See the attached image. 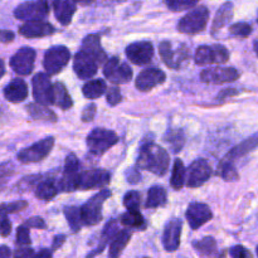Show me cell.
Returning <instances> with one entry per match:
<instances>
[{"instance_id": "obj_49", "label": "cell", "mask_w": 258, "mask_h": 258, "mask_svg": "<svg viewBox=\"0 0 258 258\" xmlns=\"http://www.w3.org/2000/svg\"><path fill=\"white\" fill-rule=\"evenodd\" d=\"M96 115V105L95 103H90V105L86 106L82 111V115H81V118H82L83 122H91L93 121Z\"/></svg>"}, {"instance_id": "obj_56", "label": "cell", "mask_w": 258, "mask_h": 258, "mask_svg": "<svg viewBox=\"0 0 258 258\" xmlns=\"http://www.w3.org/2000/svg\"><path fill=\"white\" fill-rule=\"evenodd\" d=\"M52 257V249H42L38 252L33 258H50Z\"/></svg>"}, {"instance_id": "obj_26", "label": "cell", "mask_w": 258, "mask_h": 258, "mask_svg": "<svg viewBox=\"0 0 258 258\" xmlns=\"http://www.w3.org/2000/svg\"><path fill=\"white\" fill-rule=\"evenodd\" d=\"M59 190H62L60 181L49 178L38 183L37 188H35V197L40 201H50L59 193Z\"/></svg>"}, {"instance_id": "obj_6", "label": "cell", "mask_w": 258, "mask_h": 258, "mask_svg": "<svg viewBox=\"0 0 258 258\" xmlns=\"http://www.w3.org/2000/svg\"><path fill=\"white\" fill-rule=\"evenodd\" d=\"M229 59V52L224 45H201L197 48L194 60L198 66H208L213 63H226Z\"/></svg>"}, {"instance_id": "obj_51", "label": "cell", "mask_w": 258, "mask_h": 258, "mask_svg": "<svg viewBox=\"0 0 258 258\" xmlns=\"http://www.w3.org/2000/svg\"><path fill=\"white\" fill-rule=\"evenodd\" d=\"M126 180L130 184H138L141 180V174L138 168H130L126 170Z\"/></svg>"}, {"instance_id": "obj_54", "label": "cell", "mask_w": 258, "mask_h": 258, "mask_svg": "<svg viewBox=\"0 0 258 258\" xmlns=\"http://www.w3.org/2000/svg\"><path fill=\"white\" fill-rule=\"evenodd\" d=\"M14 33L10 32V30L0 29V43H10L14 39Z\"/></svg>"}, {"instance_id": "obj_35", "label": "cell", "mask_w": 258, "mask_h": 258, "mask_svg": "<svg viewBox=\"0 0 258 258\" xmlns=\"http://www.w3.org/2000/svg\"><path fill=\"white\" fill-rule=\"evenodd\" d=\"M117 233H118L117 222L111 221L110 223L106 224V227L103 228V232H102V237H101V244H98L97 248H96L95 251L92 252V253L88 254V256L86 258H93L96 256V254L101 253V252H102V249L105 248L106 243H107V242H110V239L112 241L113 237H115Z\"/></svg>"}, {"instance_id": "obj_20", "label": "cell", "mask_w": 258, "mask_h": 258, "mask_svg": "<svg viewBox=\"0 0 258 258\" xmlns=\"http://www.w3.org/2000/svg\"><path fill=\"white\" fill-rule=\"evenodd\" d=\"M166 75L159 68H146L140 75L138 76L135 81V86L139 91H150L155 88L156 86L165 82Z\"/></svg>"}, {"instance_id": "obj_17", "label": "cell", "mask_w": 258, "mask_h": 258, "mask_svg": "<svg viewBox=\"0 0 258 258\" xmlns=\"http://www.w3.org/2000/svg\"><path fill=\"white\" fill-rule=\"evenodd\" d=\"M111 180V174L103 169H92L81 173L78 189L81 190H91L100 189L107 185Z\"/></svg>"}, {"instance_id": "obj_21", "label": "cell", "mask_w": 258, "mask_h": 258, "mask_svg": "<svg viewBox=\"0 0 258 258\" xmlns=\"http://www.w3.org/2000/svg\"><path fill=\"white\" fill-rule=\"evenodd\" d=\"M98 63L92 57L83 53L82 50L76 53L73 59V71L81 80H90L97 73Z\"/></svg>"}, {"instance_id": "obj_61", "label": "cell", "mask_w": 258, "mask_h": 258, "mask_svg": "<svg viewBox=\"0 0 258 258\" xmlns=\"http://www.w3.org/2000/svg\"><path fill=\"white\" fill-rule=\"evenodd\" d=\"M257 23H258V12H257Z\"/></svg>"}, {"instance_id": "obj_13", "label": "cell", "mask_w": 258, "mask_h": 258, "mask_svg": "<svg viewBox=\"0 0 258 258\" xmlns=\"http://www.w3.org/2000/svg\"><path fill=\"white\" fill-rule=\"evenodd\" d=\"M239 72L233 67H211L202 71L201 80L211 85H223L234 82L239 78Z\"/></svg>"}, {"instance_id": "obj_9", "label": "cell", "mask_w": 258, "mask_h": 258, "mask_svg": "<svg viewBox=\"0 0 258 258\" xmlns=\"http://www.w3.org/2000/svg\"><path fill=\"white\" fill-rule=\"evenodd\" d=\"M48 14H49V5L44 0L22 3L14 10V17L17 19L27 20V22L42 20L47 18Z\"/></svg>"}, {"instance_id": "obj_31", "label": "cell", "mask_w": 258, "mask_h": 258, "mask_svg": "<svg viewBox=\"0 0 258 258\" xmlns=\"http://www.w3.org/2000/svg\"><path fill=\"white\" fill-rule=\"evenodd\" d=\"M27 110L34 120L48 121V122H55L57 121V115L52 110H49L47 106L39 105V103H29L27 106Z\"/></svg>"}, {"instance_id": "obj_36", "label": "cell", "mask_w": 258, "mask_h": 258, "mask_svg": "<svg viewBox=\"0 0 258 258\" xmlns=\"http://www.w3.org/2000/svg\"><path fill=\"white\" fill-rule=\"evenodd\" d=\"M185 176H186V171H185V166H184L183 161L180 159H176L174 161L173 165V171H171V178H170V184L174 189L179 190L184 186L185 184Z\"/></svg>"}, {"instance_id": "obj_12", "label": "cell", "mask_w": 258, "mask_h": 258, "mask_svg": "<svg viewBox=\"0 0 258 258\" xmlns=\"http://www.w3.org/2000/svg\"><path fill=\"white\" fill-rule=\"evenodd\" d=\"M80 160L75 154L71 153L67 155L64 163V170H63L62 180H60V189L62 191H75L78 189L80 184Z\"/></svg>"}, {"instance_id": "obj_1", "label": "cell", "mask_w": 258, "mask_h": 258, "mask_svg": "<svg viewBox=\"0 0 258 258\" xmlns=\"http://www.w3.org/2000/svg\"><path fill=\"white\" fill-rule=\"evenodd\" d=\"M170 165V158L168 151L153 141H148L141 145L139 151L136 168L140 170H148L158 176L165 175Z\"/></svg>"}, {"instance_id": "obj_48", "label": "cell", "mask_w": 258, "mask_h": 258, "mask_svg": "<svg viewBox=\"0 0 258 258\" xmlns=\"http://www.w3.org/2000/svg\"><path fill=\"white\" fill-rule=\"evenodd\" d=\"M122 101V95L117 87H111L107 91V102L110 106H116Z\"/></svg>"}, {"instance_id": "obj_39", "label": "cell", "mask_w": 258, "mask_h": 258, "mask_svg": "<svg viewBox=\"0 0 258 258\" xmlns=\"http://www.w3.org/2000/svg\"><path fill=\"white\" fill-rule=\"evenodd\" d=\"M64 216L67 218L68 224L72 228L73 232L80 231L81 227L83 226L82 216H81V208L78 207H66L64 208Z\"/></svg>"}, {"instance_id": "obj_15", "label": "cell", "mask_w": 258, "mask_h": 258, "mask_svg": "<svg viewBox=\"0 0 258 258\" xmlns=\"http://www.w3.org/2000/svg\"><path fill=\"white\" fill-rule=\"evenodd\" d=\"M126 57L138 66H145L153 60L154 47L149 40H140V42L131 43L126 47Z\"/></svg>"}, {"instance_id": "obj_27", "label": "cell", "mask_w": 258, "mask_h": 258, "mask_svg": "<svg viewBox=\"0 0 258 258\" xmlns=\"http://www.w3.org/2000/svg\"><path fill=\"white\" fill-rule=\"evenodd\" d=\"M254 149H258V133L254 134V135H252L251 138L246 139L244 141H242L241 144L236 145L233 149H231V151L227 154L224 160H228L233 163L236 159L242 158V156L251 153V151L254 150Z\"/></svg>"}, {"instance_id": "obj_14", "label": "cell", "mask_w": 258, "mask_h": 258, "mask_svg": "<svg viewBox=\"0 0 258 258\" xmlns=\"http://www.w3.org/2000/svg\"><path fill=\"white\" fill-rule=\"evenodd\" d=\"M213 170L206 159H198L189 165L186 185L188 188H199L212 176Z\"/></svg>"}, {"instance_id": "obj_22", "label": "cell", "mask_w": 258, "mask_h": 258, "mask_svg": "<svg viewBox=\"0 0 258 258\" xmlns=\"http://www.w3.org/2000/svg\"><path fill=\"white\" fill-rule=\"evenodd\" d=\"M55 32V28L50 23L44 20H34V22H25L19 28L20 35L25 38H43L52 35Z\"/></svg>"}, {"instance_id": "obj_42", "label": "cell", "mask_w": 258, "mask_h": 258, "mask_svg": "<svg viewBox=\"0 0 258 258\" xmlns=\"http://www.w3.org/2000/svg\"><path fill=\"white\" fill-rule=\"evenodd\" d=\"M123 206L128 211H138L141 206V194L138 190H130L123 197Z\"/></svg>"}, {"instance_id": "obj_60", "label": "cell", "mask_w": 258, "mask_h": 258, "mask_svg": "<svg viewBox=\"0 0 258 258\" xmlns=\"http://www.w3.org/2000/svg\"><path fill=\"white\" fill-rule=\"evenodd\" d=\"M253 48H254V52H256V54H257V57H258V40H257V42H254Z\"/></svg>"}, {"instance_id": "obj_23", "label": "cell", "mask_w": 258, "mask_h": 258, "mask_svg": "<svg viewBox=\"0 0 258 258\" xmlns=\"http://www.w3.org/2000/svg\"><path fill=\"white\" fill-rule=\"evenodd\" d=\"M81 50L86 53L87 55L92 57L98 64L107 62V55L103 50L102 45H101V37L100 34H90L83 39L82 45H81Z\"/></svg>"}, {"instance_id": "obj_33", "label": "cell", "mask_w": 258, "mask_h": 258, "mask_svg": "<svg viewBox=\"0 0 258 258\" xmlns=\"http://www.w3.org/2000/svg\"><path fill=\"white\" fill-rule=\"evenodd\" d=\"M53 105L62 108V110H68L73 106L72 97L68 93L66 86L60 82L54 83V102H53Z\"/></svg>"}, {"instance_id": "obj_47", "label": "cell", "mask_w": 258, "mask_h": 258, "mask_svg": "<svg viewBox=\"0 0 258 258\" xmlns=\"http://www.w3.org/2000/svg\"><path fill=\"white\" fill-rule=\"evenodd\" d=\"M229 254H231L232 258H253L251 252L246 247L241 246V244L232 247L231 251H229Z\"/></svg>"}, {"instance_id": "obj_52", "label": "cell", "mask_w": 258, "mask_h": 258, "mask_svg": "<svg viewBox=\"0 0 258 258\" xmlns=\"http://www.w3.org/2000/svg\"><path fill=\"white\" fill-rule=\"evenodd\" d=\"M12 232V222L9 221L8 217L0 218V233L3 237H8Z\"/></svg>"}, {"instance_id": "obj_62", "label": "cell", "mask_w": 258, "mask_h": 258, "mask_svg": "<svg viewBox=\"0 0 258 258\" xmlns=\"http://www.w3.org/2000/svg\"><path fill=\"white\" fill-rule=\"evenodd\" d=\"M257 256H258V247H257Z\"/></svg>"}, {"instance_id": "obj_59", "label": "cell", "mask_w": 258, "mask_h": 258, "mask_svg": "<svg viewBox=\"0 0 258 258\" xmlns=\"http://www.w3.org/2000/svg\"><path fill=\"white\" fill-rule=\"evenodd\" d=\"M5 75V64L2 59H0V80H2L3 76Z\"/></svg>"}, {"instance_id": "obj_10", "label": "cell", "mask_w": 258, "mask_h": 258, "mask_svg": "<svg viewBox=\"0 0 258 258\" xmlns=\"http://www.w3.org/2000/svg\"><path fill=\"white\" fill-rule=\"evenodd\" d=\"M103 75L110 82L115 85H122L131 81L133 70L127 63L122 62L117 57H112L103 64Z\"/></svg>"}, {"instance_id": "obj_30", "label": "cell", "mask_w": 258, "mask_h": 258, "mask_svg": "<svg viewBox=\"0 0 258 258\" xmlns=\"http://www.w3.org/2000/svg\"><path fill=\"white\" fill-rule=\"evenodd\" d=\"M168 201V196H166V190L160 185H155L153 188L149 189L148 191V199H146L145 207L146 208H159V207H164Z\"/></svg>"}, {"instance_id": "obj_32", "label": "cell", "mask_w": 258, "mask_h": 258, "mask_svg": "<svg viewBox=\"0 0 258 258\" xmlns=\"http://www.w3.org/2000/svg\"><path fill=\"white\" fill-rule=\"evenodd\" d=\"M106 82L101 78H97V80L88 81L82 88L83 96L88 100H96V98L101 97L103 93L106 92Z\"/></svg>"}, {"instance_id": "obj_29", "label": "cell", "mask_w": 258, "mask_h": 258, "mask_svg": "<svg viewBox=\"0 0 258 258\" xmlns=\"http://www.w3.org/2000/svg\"><path fill=\"white\" fill-rule=\"evenodd\" d=\"M131 238V233L127 229H121L118 231V233L113 237V239L111 241L110 244V252H108V257L110 258H118L122 253V251L125 249V247L127 246L128 241Z\"/></svg>"}, {"instance_id": "obj_11", "label": "cell", "mask_w": 258, "mask_h": 258, "mask_svg": "<svg viewBox=\"0 0 258 258\" xmlns=\"http://www.w3.org/2000/svg\"><path fill=\"white\" fill-rule=\"evenodd\" d=\"M159 52H160L161 59L164 60L169 68L178 70L181 67V63L189 58V52L186 45L179 44L176 49L173 48V43L169 40H164L159 45Z\"/></svg>"}, {"instance_id": "obj_50", "label": "cell", "mask_w": 258, "mask_h": 258, "mask_svg": "<svg viewBox=\"0 0 258 258\" xmlns=\"http://www.w3.org/2000/svg\"><path fill=\"white\" fill-rule=\"evenodd\" d=\"M25 227L28 228H37V229H45L47 228V224L43 221V218L40 217H33V218H29L24 223Z\"/></svg>"}, {"instance_id": "obj_2", "label": "cell", "mask_w": 258, "mask_h": 258, "mask_svg": "<svg viewBox=\"0 0 258 258\" xmlns=\"http://www.w3.org/2000/svg\"><path fill=\"white\" fill-rule=\"evenodd\" d=\"M209 19V10L206 5H198L189 10L178 23V30L184 34H197L206 29Z\"/></svg>"}, {"instance_id": "obj_24", "label": "cell", "mask_w": 258, "mask_h": 258, "mask_svg": "<svg viewBox=\"0 0 258 258\" xmlns=\"http://www.w3.org/2000/svg\"><path fill=\"white\" fill-rule=\"evenodd\" d=\"M4 97L9 102L19 103L28 97V86L22 78H14L4 87Z\"/></svg>"}, {"instance_id": "obj_4", "label": "cell", "mask_w": 258, "mask_h": 258, "mask_svg": "<svg viewBox=\"0 0 258 258\" xmlns=\"http://www.w3.org/2000/svg\"><path fill=\"white\" fill-rule=\"evenodd\" d=\"M118 143L117 134L106 128H93L87 136V148L93 155H102Z\"/></svg>"}, {"instance_id": "obj_34", "label": "cell", "mask_w": 258, "mask_h": 258, "mask_svg": "<svg viewBox=\"0 0 258 258\" xmlns=\"http://www.w3.org/2000/svg\"><path fill=\"white\" fill-rule=\"evenodd\" d=\"M193 247L199 254H203L207 257H214L218 253L217 242L213 237H204L201 241H194Z\"/></svg>"}, {"instance_id": "obj_41", "label": "cell", "mask_w": 258, "mask_h": 258, "mask_svg": "<svg viewBox=\"0 0 258 258\" xmlns=\"http://www.w3.org/2000/svg\"><path fill=\"white\" fill-rule=\"evenodd\" d=\"M28 207V203L25 201L19 202H12V203H4L0 204V218L8 217L12 213H17V212H22Z\"/></svg>"}, {"instance_id": "obj_7", "label": "cell", "mask_w": 258, "mask_h": 258, "mask_svg": "<svg viewBox=\"0 0 258 258\" xmlns=\"http://www.w3.org/2000/svg\"><path fill=\"white\" fill-rule=\"evenodd\" d=\"M71 52L64 45H55L45 52L43 59V67L48 75H57L70 62Z\"/></svg>"}, {"instance_id": "obj_25", "label": "cell", "mask_w": 258, "mask_h": 258, "mask_svg": "<svg viewBox=\"0 0 258 258\" xmlns=\"http://www.w3.org/2000/svg\"><path fill=\"white\" fill-rule=\"evenodd\" d=\"M77 9V4L71 0H55L53 2V10L58 22L62 25H68Z\"/></svg>"}, {"instance_id": "obj_3", "label": "cell", "mask_w": 258, "mask_h": 258, "mask_svg": "<svg viewBox=\"0 0 258 258\" xmlns=\"http://www.w3.org/2000/svg\"><path fill=\"white\" fill-rule=\"evenodd\" d=\"M111 197V190L105 189L96 193L81 207V216L85 226H96L102 221V207L106 199Z\"/></svg>"}, {"instance_id": "obj_16", "label": "cell", "mask_w": 258, "mask_h": 258, "mask_svg": "<svg viewBox=\"0 0 258 258\" xmlns=\"http://www.w3.org/2000/svg\"><path fill=\"white\" fill-rule=\"evenodd\" d=\"M35 50L30 47H23L15 53L10 59V67L15 73L20 76H28L34 68Z\"/></svg>"}, {"instance_id": "obj_57", "label": "cell", "mask_w": 258, "mask_h": 258, "mask_svg": "<svg viewBox=\"0 0 258 258\" xmlns=\"http://www.w3.org/2000/svg\"><path fill=\"white\" fill-rule=\"evenodd\" d=\"M12 251L9 247L7 246H0V258H10Z\"/></svg>"}, {"instance_id": "obj_40", "label": "cell", "mask_w": 258, "mask_h": 258, "mask_svg": "<svg viewBox=\"0 0 258 258\" xmlns=\"http://www.w3.org/2000/svg\"><path fill=\"white\" fill-rule=\"evenodd\" d=\"M219 174L227 181H236L239 179L238 171H237L234 164L232 161L224 160V159L219 163Z\"/></svg>"}, {"instance_id": "obj_18", "label": "cell", "mask_w": 258, "mask_h": 258, "mask_svg": "<svg viewBox=\"0 0 258 258\" xmlns=\"http://www.w3.org/2000/svg\"><path fill=\"white\" fill-rule=\"evenodd\" d=\"M181 229H183V222L179 218H171L165 224L161 242H163L164 248L168 252H175L179 248Z\"/></svg>"}, {"instance_id": "obj_8", "label": "cell", "mask_w": 258, "mask_h": 258, "mask_svg": "<svg viewBox=\"0 0 258 258\" xmlns=\"http://www.w3.org/2000/svg\"><path fill=\"white\" fill-rule=\"evenodd\" d=\"M33 97L37 103L43 106L53 105L54 102V85H52L49 76L45 73H37L32 80Z\"/></svg>"}, {"instance_id": "obj_28", "label": "cell", "mask_w": 258, "mask_h": 258, "mask_svg": "<svg viewBox=\"0 0 258 258\" xmlns=\"http://www.w3.org/2000/svg\"><path fill=\"white\" fill-rule=\"evenodd\" d=\"M233 18V4L231 2H227L217 10V14L212 23V33L216 34L218 30L226 27Z\"/></svg>"}, {"instance_id": "obj_45", "label": "cell", "mask_w": 258, "mask_h": 258, "mask_svg": "<svg viewBox=\"0 0 258 258\" xmlns=\"http://www.w3.org/2000/svg\"><path fill=\"white\" fill-rule=\"evenodd\" d=\"M30 243H32V241H30L29 228L23 224V226H20L17 229V244H19L22 247H27Z\"/></svg>"}, {"instance_id": "obj_37", "label": "cell", "mask_w": 258, "mask_h": 258, "mask_svg": "<svg viewBox=\"0 0 258 258\" xmlns=\"http://www.w3.org/2000/svg\"><path fill=\"white\" fill-rule=\"evenodd\" d=\"M164 139L170 145L174 153H179L185 144V135H184L183 130H179V128L178 130H173V128L168 130Z\"/></svg>"}, {"instance_id": "obj_38", "label": "cell", "mask_w": 258, "mask_h": 258, "mask_svg": "<svg viewBox=\"0 0 258 258\" xmlns=\"http://www.w3.org/2000/svg\"><path fill=\"white\" fill-rule=\"evenodd\" d=\"M121 223L130 228H144L145 219L139 211H128L121 216Z\"/></svg>"}, {"instance_id": "obj_58", "label": "cell", "mask_w": 258, "mask_h": 258, "mask_svg": "<svg viewBox=\"0 0 258 258\" xmlns=\"http://www.w3.org/2000/svg\"><path fill=\"white\" fill-rule=\"evenodd\" d=\"M237 93H238V91L234 90V88H231V90H224V92L219 93L218 97L219 98H224L226 96H234V95H237Z\"/></svg>"}, {"instance_id": "obj_43", "label": "cell", "mask_w": 258, "mask_h": 258, "mask_svg": "<svg viewBox=\"0 0 258 258\" xmlns=\"http://www.w3.org/2000/svg\"><path fill=\"white\" fill-rule=\"evenodd\" d=\"M229 33L234 37H239V38H247L251 35L252 33V27L248 24V23L244 22H239L236 23V24H232L229 27Z\"/></svg>"}, {"instance_id": "obj_19", "label": "cell", "mask_w": 258, "mask_h": 258, "mask_svg": "<svg viewBox=\"0 0 258 258\" xmlns=\"http://www.w3.org/2000/svg\"><path fill=\"white\" fill-rule=\"evenodd\" d=\"M185 217L190 228L198 229L213 218V213L207 204L196 202V203L189 204Z\"/></svg>"}, {"instance_id": "obj_55", "label": "cell", "mask_w": 258, "mask_h": 258, "mask_svg": "<svg viewBox=\"0 0 258 258\" xmlns=\"http://www.w3.org/2000/svg\"><path fill=\"white\" fill-rule=\"evenodd\" d=\"M66 241V236L60 234V236H55L54 239H53V244H52V252L55 251V249L59 248L60 246L63 244V242Z\"/></svg>"}, {"instance_id": "obj_44", "label": "cell", "mask_w": 258, "mask_h": 258, "mask_svg": "<svg viewBox=\"0 0 258 258\" xmlns=\"http://www.w3.org/2000/svg\"><path fill=\"white\" fill-rule=\"evenodd\" d=\"M13 174H14V165L12 163L0 164V190L7 185Z\"/></svg>"}, {"instance_id": "obj_46", "label": "cell", "mask_w": 258, "mask_h": 258, "mask_svg": "<svg viewBox=\"0 0 258 258\" xmlns=\"http://www.w3.org/2000/svg\"><path fill=\"white\" fill-rule=\"evenodd\" d=\"M165 5L173 12H183L194 7H198L197 2H165Z\"/></svg>"}, {"instance_id": "obj_5", "label": "cell", "mask_w": 258, "mask_h": 258, "mask_svg": "<svg viewBox=\"0 0 258 258\" xmlns=\"http://www.w3.org/2000/svg\"><path fill=\"white\" fill-rule=\"evenodd\" d=\"M53 146H54V138L49 136L43 140L38 141V143L33 144L29 148H25L18 154V160L23 164H30V163H39V161L44 160L52 151Z\"/></svg>"}, {"instance_id": "obj_53", "label": "cell", "mask_w": 258, "mask_h": 258, "mask_svg": "<svg viewBox=\"0 0 258 258\" xmlns=\"http://www.w3.org/2000/svg\"><path fill=\"white\" fill-rule=\"evenodd\" d=\"M34 256V251L29 247H23V248L17 249L14 253V258H33Z\"/></svg>"}]
</instances>
